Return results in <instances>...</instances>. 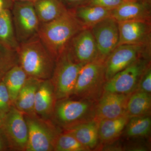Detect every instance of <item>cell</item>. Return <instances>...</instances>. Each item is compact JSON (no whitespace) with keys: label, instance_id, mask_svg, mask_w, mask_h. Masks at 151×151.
Instances as JSON below:
<instances>
[{"label":"cell","instance_id":"obj_33","mask_svg":"<svg viewBox=\"0 0 151 151\" xmlns=\"http://www.w3.org/2000/svg\"><path fill=\"white\" fill-rule=\"evenodd\" d=\"M14 0H0V13L6 9H12Z\"/></svg>","mask_w":151,"mask_h":151},{"label":"cell","instance_id":"obj_29","mask_svg":"<svg viewBox=\"0 0 151 151\" xmlns=\"http://www.w3.org/2000/svg\"><path fill=\"white\" fill-rule=\"evenodd\" d=\"M124 1H125L124 0H86L82 5L97 6L112 10L116 8Z\"/></svg>","mask_w":151,"mask_h":151},{"label":"cell","instance_id":"obj_1","mask_svg":"<svg viewBox=\"0 0 151 151\" xmlns=\"http://www.w3.org/2000/svg\"><path fill=\"white\" fill-rule=\"evenodd\" d=\"M84 28L69 10L53 20L41 24L37 35L56 60L76 34Z\"/></svg>","mask_w":151,"mask_h":151},{"label":"cell","instance_id":"obj_27","mask_svg":"<svg viewBox=\"0 0 151 151\" xmlns=\"http://www.w3.org/2000/svg\"><path fill=\"white\" fill-rule=\"evenodd\" d=\"M54 151H89L73 135L63 131L60 132L57 138Z\"/></svg>","mask_w":151,"mask_h":151},{"label":"cell","instance_id":"obj_10","mask_svg":"<svg viewBox=\"0 0 151 151\" xmlns=\"http://www.w3.org/2000/svg\"><path fill=\"white\" fill-rule=\"evenodd\" d=\"M1 128L7 138L10 150L26 151L28 129L22 112L12 106L4 116Z\"/></svg>","mask_w":151,"mask_h":151},{"label":"cell","instance_id":"obj_2","mask_svg":"<svg viewBox=\"0 0 151 151\" xmlns=\"http://www.w3.org/2000/svg\"><path fill=\"white\" fill-rule=\"evenodd\" d=\"M19 65L29 77L40 80L51 78L54 59L37 35L19 44L16 50Z\"/></svg>","mask_w":151,"mask_h":151},{"label":"cell","instance_id":"obj_23","mask_svg":"<svg viewBox=\"0 0 151 151\" xmlns=\"http://www.w3.org/2000/svg\"><path fill=\"white\" fill-rule=\"evenodd\" d=\"M29 76L19 64L13 67L3 78L12 105L14 106L18 95Z\"/></svg>","mask_w":151,"mask_h":151},{"label":"cell","instance_id":"obj_21","mask_svg":"<svg viewBox=\"0 0 151 151\" xmlns=\"http://www.w3.org/2000/svg\"><path fill=\"white\" fill-rule=\"evenodd\" d=\"M33 4L40 24L58 18L68 10L60 0H37Z\"/></svg>","mask_w":151,"mask_h":151},{"label":"cell","instance_id":"obj_31","mask_svg":"<svg viewBox=\"0 0 151 151\" xmlns=\"http://www.w3.org/2000/svg\"><path fill=\"white\" fill-rule=\"evenodd\" d=\"M67 9H71L82 5L86 0H60Z\"/></svg>","mask_w":151,"mask_h":151},{"label":"cell","instance_id":"obj_36","mask_svg":"<svg viewBox=\"0 0 151 151\" xmlns=\"http://www.w3.org/2000/svg\"><path fill=\"white\" fill-rule=\"evenodd\" d=\"M4 117L2 116V115L0 113V128L1 127L2 124Z\"/></svg>","mask_w":151,"mask_h":151},{"label":"cell","instance_id":"obj_13","mask_svg":"<svg viewBox=\"0 0 151 151\" xmlns=\"http://www.w3.org/2000/svg\"><path fill=\"white\" fill-rule=\"evenodd\" d=\"M130 94L103 92L96 103L94 120L99 122L127 115L126 107Z\"/></svg>","mask_w":151,"mask_h":151},{"label":"cell","instance_id":"obj_5","mask_svg":"<svg viewBox=\"0 0 151 151\" xmlns=\"http://www.w3.org/2000/svg\"><path fill=\"white\" fill-rule=\"evenodd\" d=\"M28 129L27 151H54L58 136L62 131L50 119L24 114Z\"/></svg>","mask_w":151,"mask_h":151},{"label":"cell","instance_id":"obj_28","mask_svg":"<svg viewBox=\"0 0 151 151\" xmlns=\"http://www.w3.org/2000/svg\"><path fill=\"white\" fill-rule=\"evenodd\" d=\"M12 103L8 91L5 84L3 81L0 82V113L3 116L10 110L12 106Z\"/></svg>","mask_w":151,"mask_h":151},{"label":"cell","instance_id":"obj_11","mask_svg":"<svg viewBox=\"0 0 151 151\" xmlns=\"http://www.w3.org/2000/svg\"><path fill=\"white\" fill-rule=\"evenodd\" d=\"M90 29L97 44L99 59L105 60L119 45L118 22L109 17L94 24Z\"/></svg>","mask_w":151,"mask_h":151},{"label":"cell","instance_id":"obj_16","mask_svg":"<svg viewBox=\"0 0 151 151\" xmlns=\"http://www.w3.org/2000/svg\"><path fill=\"white\" fill-rule=\"evenodd\" d=\"M56 101L50 79L42 80L36 94L34 104L36 115L43 119H51Z\"/></svg>","mask_w":151,"mask_h":151},{"label":"cell","instance_id":"obj_4","mask_svg":"<svg viewBox=\"0 0 151 151\" xmlns=\"http://www.w3.org/2000/svg\"><path fill=\"white\" fill-rule=\"evenodd\" d=\"M105 60L97 59L83 65L78 73L72 96L97 102L106 83Z\"/></svg>","mask_w":151,"mask_h":151},{"label":"cell","instance_id":"obj_24","mask_svg":"<svg viewBox=\"0 0 151 151\" xmlns=\"http://www.w3.org/2000/svg\"><path fill=\"white\" fill-rule=\"evenodd\" d=\"M0 43L16 50L19 47L10 9L0 13Z\"/></svg>","mask_w":151,"mask_h":151},{"label":"cell","instance_id":"obj_15","mask_svg":"<svg viewBox=\"0 0 151 151\" xmlns=\"http://www.w3.org/2000/svg\"><path fill=\"white\" fill-rule=\"evenodd\" d=\"M111 17L118 22L131 20L151 21V4L125 1L111 10Z\"/></svg>","mask_w":151,"mask_h":151},{"label":"cell","instance_id":"obj_34","mask_svg":"<svg viewBox=\"0 0 151 151\" xmlns=\"http://www.w3.org/2000/svg\"><path fill=\"white\" fill-rule=\"evenodd\" d=\"M126 1H134V2H145L151 4V0H124Z\"/></svg>","mask_w":151,"mask_h":151},{"label":"cell","instance_id":"obj_22","mask_svg":"<svg viewBox=\"0 0 151 151\" xmlns=\"http://www.w3.org/2000/svg\"><path fill=\"white\" fill-rule=\"evenodd\" d=\"M151 109L150 94L136 90L130 94L126 111V114L130 118L150 116Z\"/></svg>","mask_w":151,"mask_h":151},{"label":"cell","instance_id":"obj_6","mask_svg":"<svg viewBox=\"0 0 151 151\" xmlns=\"http://www.w3.org/2000/svg\"><path fill=\"white\" fill-rule=\"evenodd\" d=\"M84 64L76 62L66 49L55 60L50 80L57 100L73 95L78 73Z\"/></svg>","mask_w":151,"mask_h":151},{"label":"cell","instance_id":"obj_9","mask_svg":"<svg viewBox=\"0 0 151 151\" xmlns=\"http://www.w3.org/2000/svg\"><path fill=\"white\" fill-rule=\"evenodd\" d=\"M11 12L19 43L37 35L40 23L35 9L33 3L14 1Z\"/></svg>","mask_w":151,"mask_h":151},{"label":"cell","instance_id":"obj_7","mask_svg":"<svg viewBox=\"0 0 151 151\" xmlns=\"http://www.w3.org/2000/svg\"><path fill=\"white\" fill-rule=\"evenodd\" d=\"M150 64V57L139 58L106 81L104 92L132 94L137 89L141 76Z\"/></svg>","mask_w":151,"mask_h":151},{"label":"cell","instance_id":"obj_19","mask_svg":"<svg viewBox=\"0 0 151 151\" xmlns=\"http://www.w3.org/2000/svg\"><path fill=\"white\" fill-rule=\"evenodd\" d=\"M69 10L84 28H90L99 22L111 17V10L97 6L81 5Z\"/></svg>","mask_w":151,"mask_h":151},{"label":"cell","instance_id":"obj_26","mask_svg":"<svg viewBox=\"0 0 151 151\" xmlns=\"http://www.w3.org/2000/svg\"><path fill=\"white\" fill-rule=\"evenodd\" d=\"M19 64L16 50L0 43V82L13 67Z\"/></svg>","mask_w":151,"mask_h":151},{"label":"cell","instance_id":"obj_20","mask_svg":"<svg viewBox=\"0 0 151 151\" xmlns=\"http://www.w3.org/2000/svg\"><path fill=\"white\" fill-rule=\"evenodd\" d=\"M37 78L29 76L20 91L14 106L24 114H34V104L36 94L41 81Z\"/></svg>","mask_w":151,"mask_h":151},{"label":"cell","instance_id":"obj_14","mask_svg":"<svg viewBox=\"0 0 151 151\" xmlns=\"http://www.w3.org/2000/svg\"><path fill=\"white\" fill-rule=\"evenodd\" d=\"M118 22L119 35V45H151V21L131 20Z\"/></svg>","mask_w":151,"mask_h":151},{"label":"cell","instance_id":"obj_35","mask_svg":"<svg viewBox=\"0 0 151 151\" xmlns=\"http://www.w3.org/2000/svg\"><path fill=\"white\" fill-rule=\"evenodd\" d=\"M37 0H14V1H27L30 2L34 3Z\"/></svg>","mask_w":151,"mask_h":151},{"label":"cell","instance_id":"obj_32","mask_svg":"<svg viewBox=\"0 0 151 151\" xmlns=\"http://www.w3.org/2000/svg\"><path fill=\"white\" fill-rule=\"evenodd\" d=\"M10 150L8 142L2 129L0 128V151Z\"/></svg>","mask_w":151,"mask_h":151},{"label":"cell","instance_id":"obj_17","mask_svg":"<svg viewBox=\"0 0 151 151\" xmlns=\"http://www.w3.org/2000/svg\"><path fill=\"white\" fill-rule=\"evenodd\" d=\"M98 122L95 120L86 122L63 130L73 135L89 151L99 146Z\"/></svg>","mask_w":151,"mask_h":151},{"label":"cell","instance_id":"obj_25","mask_svg":"<svg viewBox=\"0 0 151 151\" xmlns=\"http://www.w3.org/2000/svg\"><path fill=\"white\" fill-rule=\"evenodd\" d=\"M151 119L150 116L130 118L125 127V134L129 138H143L150 134Z\"/></svg>","mask_w":151,"mask_h":151},{"label":"cell","instance_id":"obj_8","mask_svg":"<svg viewBox=\"0 0 151 151\" xmlns=\"http://www.w3.org/2000/svg\"><path fill=\"white\" fill-rule=\"evenodd\" d=\"M151 45H119L105 60L106 80L143 57L151 56Z\"/></svg>","mask_w":151,"mask_h":151},{"label":"cell","instance_id":"obj_12","mask_svg":"<svg viewBox=\"0 0 151 151\" xmlns=\"http://www.w3.org/2000/svg\"><path fill=\"white\" fill-rule=\"evenodd\" d=\"M66 50L78 63L85 64L99 59L97 44L90 28L83 29L76 34Z\"/></svg>","mask_w":151,"mask_h":151},{"label":"cell","instance_id":"obj_30","mask_svg":"<svg viewBox=\"0 0 151 151\" xmlns=\"http://www.w3.org/2000/svg\"><path fill=\"white\" fill-rule=\"evenodd\" d=\"M136 90L150 94L151 92V67L149 65L141 76Z\"/></svg>","mask_w":151,"mask_h":151},{"label":"cell","instance_id":"obj_3","mask_svg":"<svg viewBox=\"0 0 151 151\" xmlns=\"http://www.w3.org/2000/svg\"><path fill=\"white\" fill-rule=\"evenodd\" d=\"M96 102L85 99L57 100L51 119L63 130L94 120Z\"/></svg>","mask_w":151,"mask_h":151},{"label":"cell","instance_id":"obj_18","mask_svg":"<svg viewBox=\"0 0 151 151\" xmlns=\"http://www.w3.org/2000/svg\"><path fill=\"white\" fill-rule=\"evenodd\" d=\"M127 115L113 119H103L98 123L99 142L102 145L114 142L120 137L129 120Z\"/></svg>","mask_w":151,"mask_h":151}]
</instances>
